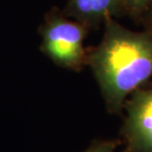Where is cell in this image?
<instances>
[{"mask_svg": "<svg viewBox=\"0 0 152 152\" xmlns=\"http://www.w3.org/2000/svg\"><path fill=\"white\" fill-rule=\"evenodd\" d=\"M98 45L87 50L92 69L110 113H118L129 95L152 77V33L134 32L114 19L105 22Z\"/></svg>", "mask_w": 152, "mask_h": 152, "instance_id": "1", "label": "cell"}, {"mask_svg": "<svg viewBox=\"0 0 152 152\" xmlns=\"http://www.w3.org/2000/svg\"><path fill=\"white\" fill-rule=\"evenodd\" d=\"M88 32L89 29L85 25L68 19L57 8H53L39 28L41 50L60 67L80 71L86 64L84 39Z\"/></svg>", "mask_w": 152, "mask_h": 152, "instance_id": "2", "label": "cell"}, {"mask_svg": "<svg viewBox=\"0 0 152 152\" xmlns=\"http://www.w3.org/2000/svg\"><path fill=\"white\" fill-rule=\"evenodd\" d=\"M124 108V136L129 151L152 152V88L135 90Z\"/></svg>", "mask_w": 152, "mask_h": 152, "instance_id": "3", "label": "cell"}, {"mask_svg": "<svg viewBox=\"0 0 152 152\" xmlns=\"http://www.w3.org/2000/svg\"><path fill=\"white\" fill-rule=\"evenodd\" d=\"M121 12L120 0H69L63 13L90 30L120 16Z\"/></svg>", "mask_w": 152, "mask_h": 152, "instance_id": "4", "label": "cell"}, {"mask_svg": "<svg viewBox=\"0 0 152 152\" xmlns=\"http://www.w3.org/2000/svg\"><path fill=\"white\" fill-rule=\"evenodd\" d=\"M152 0H120L123 11H126L133 17H138L146 12Z\"/></svg>", "mask_w": 152, "mask_h": 152, "instance_id": "5", "label": "cell"}, {"mask_svg": "<svg viewBox=\"0 0 152 152\" xmlns=\"http://www.w3.org/2000/svg\"><path fill=\"white\" fill-rule=\"evenodd\" d=\"M117 142L115 140H101L91 144L85 152H115Z\"/></svg>", "mask_w": 152, "mask_h": 152, "instance_id": "6", "label": "cell"}, {"mask_svg": "<svg viewBox=\"0 0 152 152\" xmlns=\"http://www.w3.org/2000/svg\"><path fill=\"white\" fill-rule=\"evenodd\" d=\"M148 10H149V21H150V25L152 27V2L149 6V8H148Z\"/></svg>", "mask_w": 152, "mask_h": 152, "instance_id": "7", "label": "cell"}]
</instances>
